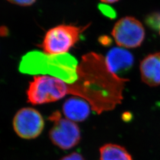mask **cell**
I'll list each match as a JSON object with an SVG mask.
<instances>
[{
	"label": "cell",
	"instance_id": "9",
	"mask_svg": "<svg viewBox=\"0 0 160 160\" xmlns=\"http://www.w3.org/2000/svg\"><path fill=\"white\" fill-rule=\"evenodd\" d=\"M62 112L65 118L74 122L86 120L90 114L88 102L78 96L69 97L63 104Z\"/></svg>",
	"mask_w": 160,
	"mask_h": 160
},
{
	"label": "cell",
	"instance_id": "13",
	"mask_svg": "<svg viewBox=\"0 0 160 160\" xmlns=\"http://www.w3.org/2000/svg\"><path fill=\"white\" fill-rule=\"evenodd\" d=\"M10 3L22 7H28L33 5L36 0H7Z\"/></svg>",
	"mask_w": 160,
	"mask_h": 160
},
{
	"label": "cell",
	"instance_id": "2",
	"mask_svg": "<svg viewBox=\"0 0 160 160\" xmlns=\"http://www.w3.org/2000/svg\"><path fill=\"white\" fill-rule=\"evenodd\" d=\"M78 65L76 59L68 53L48 55L43 52L33 51L23 57L19 70L24 74L55 77L71 85L78 78Z\"/></svg>",
	"mask_w": 160,
	"mask_h": 160
},
{
	"label": "cell",
	"instance_id": "12",
	"mask_svg": "<svg viewBox=\"0 0 160 160\" xmlns=\"http://www.w3.org/2000/svg\"><path fill=\"white\" fill-rule=\"evenodd\" d=\"M145 23L151 29L160 34V12H155L149 14L145 18Z\"/></svg>",
	"mask_w": 160,
	"mask_h": 160
},
{
	"label": "cell",
	"instance_id": "3",
	"mask_svg": "<svg viewBox=\"0 0 160 160\" xmlns=\"http://www.w3.org/2000/svg\"><path fill=\"white\" fill-rule=\"evenodd\" d=\"M69 84L59 78L38 75L30 82L26 92L28 101L33 105L55 102L69 94Z\"/></svg>",
	"mask_w": 160,
	"mask_h": 160
},
{
	"label": "cell",
	"instance_id": "15",
	"mask_svg": "<svg viewBox=\"0 0 160 160\" xmlns=\"http://www.w3.org/2000/svg\"><path fill=\"white\" fill-rule=\"evenodd\" d=\"M59 160H85L82 155L78 152H72L67 155Z\"/></svg>",
	"mask_w": 160,
	"mask_h": 160
},
{
	"label": "cell",
	"instance_id": "16",
	"mask_svg": "<svg viewBox=\"0 0 160 160\" xmlns=\"http://www.w3.org/2000/svg\"><path fill=\"white\" fill-rule=\"evenodd\" d=\"M100 1L105 4H112V3L118 2L119 0H100Z\"/></svg>",
	"mask_w": 160,
	"mask_h": 160
},
{
	"label": "cell",
	"instance_id": "10",
	"mask_svg": "<svg viewBox=\"0 0 160 160\" xmlns=\"http://www.w3.org/2000/svg\"><path fill=\"white\" fill-rule=\"evenodd\" d=\"M141 78L150 87L160 86V52L149 54L140 64Z\"/></svg>",
	"mask_w": 160,
	"mask_h": 160
},
{
	"label": "cell",
	"instance_id": "1",
	"mask_svg": "<svg viewBox=\"0 0 160 160\" xmlns=\"http://www.w3.org/2000/svg\"><path fill=\"white\" fill-rule=\"evenodd\" d=\"M78 80L69 85V94L86 100L97 112H102L101 100L110 108L119 103L126 80L109 70L103 56L90 53L84 55L78 68Z\"/></svg>",
	"mask_w": 160,
	"mask_h": 160
},
{
	"label": "cell",
	"instance_id": "5",
	"mask_svg": "<svg viewBox=\"0 0 160 160\" xmlns=\"http://www.w3.org/2000/svg\"><path fill=\"white\" fill-rule=\"evenodd\" d=\"M53 126L49 132V138L55 146L63 150L72 148L80 142L81 132L78 126L71 120L62 118L59 111L49 117Z\"/></svg>",
	"mask_w": 160,
	"mask_h": 160
},
{
	"label": "cell",
	"instance_id": "11",
	"mask_svg": "<svg viewBox=\"0 0 160 160\" xmlns=\"http://www.w3.org/2000/svg\"><path fill=\"white\" fill-rule=\"evenodd\" d=\"M100 160H133L131 155L119 145L108 143L100 149Z\"/></svg>",
	"mask_w": 160,
	"mask_h": 160
},
{
	"label": "cell",
	"instance_id": "7",
	"mask_svg": "<svg viewBox=\"0 0 160 160\" xmlns=\"http://www.w3.org/2000/svg\"><path fill=\"white\" fill-rule=\"evenodd\" d=\"M12 126L19 137L24 139H33L38 137L43 131L45 121L36 109L24 108L15 114Z\"/></svg>",
	"mask_w": 160,
	"mask_h": 160
},
{
	"label": "cell",
	"instance_id": "4",
	"mask_svg": "<svg viewBox=\"0 0 160 160\" xmlns=\"http://www.w3.org/2000/svg\"><path fill=\"white\" fill-rule=\"evenodd\" d=\"M88 26L78 27L60 24L48 30L39 47L48 55L66 54L80 40L81 34Z\"/></svg>",
	"mask_w": 160,
	"mask_h": 160
},
{
	"label": "cell",
	"instance_id": "14",
	"mask_svg": "<svg viewBox=\"0 0 160 160\" xmlns=\"http://www.w3.org/2000/svg\"><path fill=\"white\" fill-rule=\"evenodd\" d=\"M100 9L104 15H106L108 17L112 18L115 16L116 13L114 12V10H113L111 7H110L109 6L102 5L101 7H100Z\"/></svg>",
	"mask_w": 160,
	"mask_h": 160
},
{
	"label": "cell",
	"instance_id": "8",
	"mask_svg": "<svg viewBox=\"0 0 160 160\" xmlns=\"http://www.w3.org/2000/svg\"><path fill=\"white\" fill-rule=\"evenodd\" d=\"M104 58L109 70L118 76L129 71L134 62L131 53L121 47L112 48Z\"/></svg>",
	"mask_w": 160,
	"mask_h": 160
},
{
	"label": "cell",
	"instance_id": "6",
	"mask_svg": "<svg viewBox=\"0 0 160 160\" xmlns=\"http://www.w3.org/2000/svg\"><path fill=\"white\" fill-rule=\"evenodd\" d=\"M112 35L121 48L131 49L141 46L145 32L142 24L135 17H123L114 24Z\"/></svg>",
	"mask_w": 160,
	"mask_h": 160
}]
</instances>
